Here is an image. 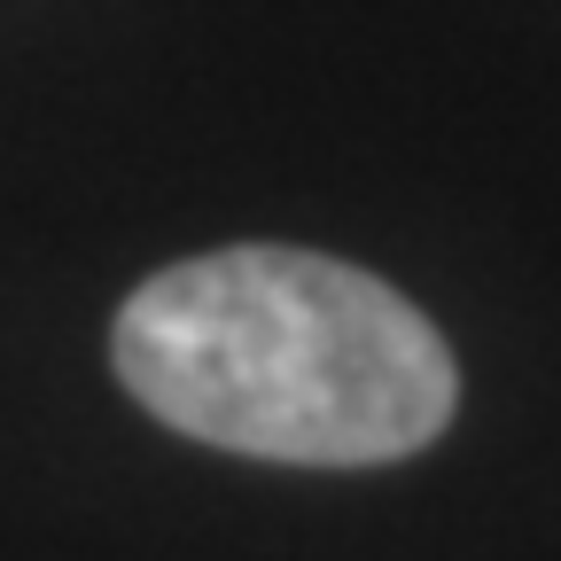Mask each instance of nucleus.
<instances>
[{
  "mask_svg": "<svg viewBox=\"0 0 561 561\" xmlns=\"http://www.w3.org/2000/svg\"><path fill=\"white\" fill-rule=\"evenodd\" d=\"M110 359L164 430L289 468L413 460L460 405L453 343L430 312L367 265L289 242L149 273L110 328Z\"/></svg>",
  "mask_w": 561,
  "mask_h": 561,
  "instance_id": "obj_1",
  "label": "nucleus"
}]
</instances>
